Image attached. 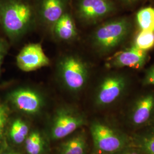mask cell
<instances>
[{"label":"cell","instance_id":"obj_1","mask_svg":"<svg viewBox=\"0 0 154 154\" xmlns=\"http://www.w3.org/2000/svg\"><path fill=\"white\" fill-rule=\"evenodd\" d=\"M32 18L29 6L18 0L0 1V22L11 38L21 35L28 29Z\"/></svg>","mask_w":154,"mask_h":154},{"label":"cell","instance_id":"obj_2","mask_svg":"<svg viewBox=\"0 0 154 154\" xmlns=\"http://www.w3.org/2000/svg\"><path fill=\"white\" fill-rule=\"evenodd\" d=\"M90 130L98 154H114L130 146L131 139L103 122H94Z\"/></svg>","mask_w":154,"mask_h":154},{"label":"cell","instance_id":"obj_3","mask_svg":"<svg viewBox=\"0 0 154 154\" xmlns=\"http://www.w3.org/2000/svg\"><path fill=\"white\" fill-rule=\"evenodd\" d=\"M86 123L85 118L81 114L71 110L62 109L54 116L50 129V137L54 140L63 139Z\"/></svg>","mask_w":154,"mask_h":154},{"label":"cell","instance_id":"obj_4","mask_svg":"<svg viewBox=\"0 0 154 154\" xmlns=\"http://www.w3.org/2000/svg\"><path fill=\"white\" fill-rule=\"evenodd\" d=\"M62 81L67 88L72 91H80L85 85L88 72L85 65L75 56L65 57L60 65Z\"/></svg>","mask_w":154,"mask_h":154},{"label":"cell","instance_id":"obj_5","mask_svg":"<svg viewBox=\"0 0 154 154\" xmlns=\"http://www.w3.org/2000/svg\"><path fill=\"white\" fill-rule=\"evenodd\" d=\"M128 31V23L125 20L107 23L96 31L94 41L102 50L114 48L125 38Z\"/></svg>","mask_w":154,"mask_h":154},{"label":"cell","instance_id":"obj_6","mask_svg":"<svg viewBox=\"0 0 154 154\" xmlns=\"http://www.w3.org/2000/svg\"><path fill=\"white\" fill-rule=\"evenodd\" d=\"M17 65L23 72H33L48 66L50 60L39 44L24 46L16 57Z\"/></svg>","mask_w":154,"mask_h":154},{"label":"cell","instance_id":"obj_7","mask_svg":"<svg viewBox=\"0 0 154 154\" xmlns=\"http://www.w3.org/2000/svg\"><path fill=\"white\" fill-rule=\"evenodd\" d=\"M11 103L18 110L29 115H35L42 110L44 101L41 95L33 89L20 88L10 95Z\"/></svg>","mask_w":154,"mask_h":154},{"label":"cell","instance_id":"obj_8","mask_svg":"<svg viewBox=\"0 0 154 154\" xmlns=\"http://www.w3.org/2000/svg\"><path fill=\"white\" fill-rule=\"evenodd\" d=\"M126 86L125 79L121 76L107 77L99 86L96 95V103L105 106L114 102L123 92Z\"/></svg>","mask_w":154,"mask_h":154},{"label":"cell","instance_id":"obj_9","mask_svg":"<svg viewBox=\"0 0 154 154\" xmlns=\"http://www.w3.org/2000/svg\"><path fill=\"white\" fill-rule=\"evenodd\" d=\"M154 117V95L147 94L140 98L134 105L130 120L132 125L140 127L149 125Z\"/></svg>","mask_w":154,"mask_h":154},{"label":"cell","instance_id":"obj_10","mask_svg":"<svg viewBox=\"0 0 154 154\" xmlns=\"http://www.w3.org/2000/svg\"><path fill=\"white\" fill-rule=\"evenodd\" d=\"M146 55V51L134 46L116 53L110 58L109 63L112 67L139 69L144 63Z\"/></svg>","mask_w":154,"mask_h":154},{"label":"cell","instance_id":"obj_11","mask_svg":"<svg viewBox=\"0 0 154 154\" xmlns=\"http://www.w3.org/2000/svg\"><path fill=\"white\" fill-rule=\"evenodd\" d=\"M113 9L114 5L109 0H81L78 6L80 16L90 21L107 16Z\"/></svg>","mask_w":154,"mask_h":154},{"label":"cell","instance_id":"obj_12","mask_svg":"<svg viewBox=\"0 0 154 154\" xmlns=\"http://www.w3.org/2000/svg\"><path fill=\"white\" fill-rule=\"evenodd\" d=\"M87 149L86 135L84 132H79L61 144L58 154H86Z\"/></svg>","mask_w":154,"mask_h":154},{"label":"cell","instance_id":"obj_13","mask_svg":"<svg viewBox=\"0 0 154 154\" xmlns=\"http://www.w3.org/2000/svg\"><path fill=\"white\" fill-rule=\"evenodd\" d=\"M130 147L143 154H154V126L131 139Z\"/></svg>","mask_w":154,"mask_h":154},{"label":"cell","instance_id":"obj_14","mask_svg":"<svg viewBox=\"0 0 154 154\" xmlns=\"http://www.w3.org/2000/svg\"><path fill=\"white\" fill-rule=\"evenodd\" d=\"M54 31L57 37L62 40H69L76 35L74 21L67 14H63L55 23Z\"/></svg>","mask_w":154,"mask_h":154},{"label":"cell","instance_id":"obj_15","mask_svg":"<svg viewBox=\"0 0 154 154\" xmlns=\"http://www.w3.org/2000/svg\"><path fill=\"white\" fill-rule=\"evenodd\" d=\"M63 6L61 0H44L42 14L45 20L49 23L57 22L63 14Z\"/></svg>","mask_w":154,"mask_h":154},{"label":"cell","instance_id":"obj_16","mask_svg":"<svg viewBox=\"0 0 154 154\" xmlns=\"http://www.w3.org/2000/svg\"><path fill=\"white\" fill-rule=\"evenodd\" d=\"M10 137L13 142L17 144L25 142L29 134V127L28 124L21 119H17L11 124Z\"/></svg>","mask_w":154,"mask_h":154},{"label":"cell","instance_id":"obj_17","mask_svg":"<svg viewBox=\"0 0 154 154\" xmlns=\"http://www.w3.org/2000/svg\"><path fill=\"white\" fill-rule=\"evenodd\" d=\"M44 146V140L38 131L29 133L25 141V147L28 154H42Z\"/></svg>","mask_w":154,"mask_h":154},{"label":"cell","instance_id":"obj_18","mask_svg":"<svg viewBox=\"0 0 154 154\" xmlns=\"http://www.w3.org/2000/svg\"><path fill=\"white\" fill-rule=\"evenodd\" d=\"M137 21L142 30L154 32V8L147 7L139 11Z\"/></svg>","mask_w":154,"mask_h":154},{"label":"cell","instance_id":"obj_19","mask_svg":"<svg viewBox=\"0 0 154 154\" xmlns=\"http://www.w3.org/2000/svg\"><path fill=\"white\" fill-rule=\"evenodd\" d=\"M135 46L143 51H147L154 47V32L142 30L135 40Z\"/></svg>","mask_w":154,"mask_h":154},{"label":"cell","instance_id":"obj_20","mask_svg":"<svg viewBox=\"0 0 154 154\" xmlns=\"http://www.w3.org/2000/svg\"><path fill=\"white\" fill-rule=\"evenodd\" d=\"M6 120V116L5 111L3 107L0 105V137L3 131V129L5 126Z\"/></svg>","mask_w":154,"mask_h":154},{"label":"cell","instance_id":"obj_21","mask_svg":"<svg viewBox=\"0 0 154 154\" xmlns=\"http://www.w3.org/2000/svg\"><path fill=\"white\" fill-rule=\"evenodd\" d=\"M114 154H143L137 149H134L132 147H127L126 149H123L121 151L117 152Z\"/></svg>","mask_w":154,"mask_h":154},{"label":"cell","instance_id":"obj_22","mask_svg":"<svg viewBox=\"0 0 154 154\" xmlns=\"http://www.w3.org/2000/svg\"><path fill=\"white\" fill-rule=\"evenodd\" d=\"M146 83L154 86V67H152L146 78Z\"/></svg>","mask_w":154,"mask_h":154},{"label":"cell","instance_id":"obj_23","mask_svg":"<svg viewBox=\"0 0 154 154\" xmlns=\"http://www.w3.org/2000/svg\"><path fill=\"white\" fill-rule=\"evenodd\" d=\"M6 53L5 44L2 41H0V70L2 65L3 58L5 56Z\"/></svg>","mask_w":154,"mask_h":154},{"label":"cell","instance_id":"obj_24","mask_svg":"<svg viewBox=\"0 0 154 154\" xmlns=\"http://www.w3.org/2000/svg\"><path fill=\"white\" fill-rule=\"evenodd\" d=\"M2 154H20L18 152H14V151H9V152H4Z\"/></svg>","mask_w":154,"mask_h":154},{"label":"cell","instance_id":"obj_25","mask_svg":"<svg viewBox=\"0 0 154 154\" xmlns=\"http://www.w3.org/2000/svg\"><path fill=\"white\" fill-rule=\"evenodd\" d=\"M122 1H125V2H132L136 1L137 0H122Z\"/></svg>","mask_w":154,"mask_h":154},{"label":"cell","instance_id":"obj_26","mask_svg":"<svg viewBox=\"0 0 154 154\" xmlns=\"http://www.w3.org/2000/svg\"></svg>","mask_w":154,"mask_h":154}]
</instances>
